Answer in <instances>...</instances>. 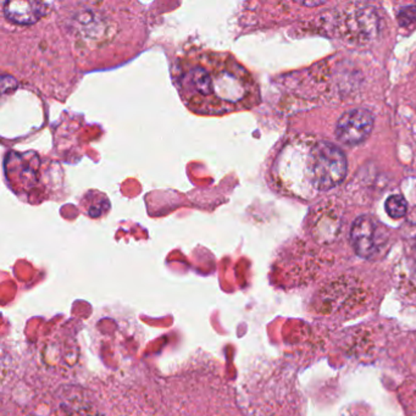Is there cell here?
<instances>
[{"label":"cell","mask_w":416,"mask_h":416,"mask_svg":"<svg viewBox=\"0 0 416 416\" xmlns=\"http://www.w3.org/2000/svg\"><path fill=\"white\" fill-rule=\"evenodd\" d=\"M178 93L198 115L219 116L247 109L254 99V82L247 70L222 53H202L178 62Z\"/></svg>","instance_id":"cell-1"},{"label":"cell","mask_w":416,"mask_h":416,"mask_svg":"<svg viewBox=\"0 0 416 416\" xmlns=\"http://www.w3.org/2000/svg\"><path fill=\"white\" fill-rule=\"evenodd\" d=\"M347 170V158L334 144L320 142L312 148L309 155V175L319 191H329L339 186L346 177Z\"/></svg>","instance_id":"cell-2"},{"label":"cell","mask_w":416,"mask_h":416,"mask_svg":"<svg viewBox=\"0 0 416 416\" xmlns=\"http://www.w3.org/2000/svg\"><path fill=\"white\" fill-rule=\"evenodd\" d=\"M373 128V114L366 109H354L341 116L336 126V136L341 143L356 146L364 142Z\"/></svg>","instance_id":"cell-3"},{"label":"cell","mask_w":416,"mask_h":416,"mask_svg":"<svg viewBox=\"0 0 416 416\" xmlns=\"http://www.w3.org/2000/svg\"><path fill=\"white\" fill-rule=\"evenodd\" d=\"M351 239L358 256L368 259L376 252V226L373 217L361 215L351 226Z\"/></svg>","instance_id":"cell-4"},{"label":"cell","mask_w":416,"mask_h":416,"mask_svg":"<svg viewBox=\"0 0 416 416\" xmlns=\"http://www.w3.org/2000/svg\"><path fill=\"white\" fill-rule=\"evenodd\" d=\"M49 5L39 1H8L4 4V15L16 25H32L43 18Z\"/></svg>","instance_id":"cell-5"},{"label":"cell","mask_w":416,"mask_h":416,"mask_svg":"<svg viewBox=\"0 0 416 416\" xmlns=\"http://www.w3.org/2000/svg\"><path fill=\"white\" fill-rule=\"evenodd\" d=\"M407 210V200L402 195H390L386 200V212L392 219H402Z\"/></svg>","instance_id":"cell-6"},{"label":"cell","mask_w":416,"mask_h":416,"mask_svg":"<svg viewBox=\"0 0 416 416\" xmlns=\"http://www.w3.org/2000/svg\"><path fill=\"white\" fill-rule=\"evenodd\" d=\"M398 22L402 26H410L416 22V6H407L400 10L398 13Z\"/></svg>","instance_id":"cell-7"},{"label":"cell","mask_w":416,"mask_h":416,"mask_svg":"<svg viewBox=\"0 0 416 416\" xmlns=\"http://www.w3.org/2000/svg\"><path fill=\"white\" fill-rule=\"evenodd\" d=\"M302 4L305 5V6H319V5L325 4L324 1H317V3H310V1H305V3H302Z\"/></svg>","instance_id":"cell-8"}]
</instances>
